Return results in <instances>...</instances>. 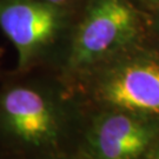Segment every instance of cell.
Returning a JSON list of instances; mask_svg holds the SVG:
<instances>
[{"label":"cell","mask_w":159,"mask_h":159,"mask_svg":"<svg viewBox=\"0 0 159 159\" xmlns=\"http://www.w3.org/2000/svg\"><path fill=\"white\" fill-rule=\"evenodd\" d=\"M73 85L19 72L0 80V157L59 159L73 114Z\"/></svg>","instance_id":"obj_1"},{"label":"cell","mask_w":159,"mask_h":159,"mask_svg":"<svg viewBox=\"0 0 159 159\" xmlns=\"http://www.w3.org/2000/svg\"><path fill=\"white\" fill-rule=\"evenodd\" d=\"M70 83L102 110L159 120V41L148 32Z\"/></svg>","instance_id":"obj_2"},{"label":"cell","mask_w":159,"mask_h":159,"mask_svg":"<svg viewBox=\"0 0 159 159\" xmlns=\"http://www.w3.org/2000/svg\"><path fill=\"white\" fill-rule=\"evenodd\" d=\"M148 34V14L132 0H84L57 72L75 79Z\"/></svg>","instance_id":"obj_3"},{"label":"cell","mask_w":159,"mask_h":159,"mask_svg":"<svg viewBox=\"0 0 159 159\" xmlns=\"http://www.w3.org/2000/svg\"><path fill=\"white\" fill-rule=\"evenodd\" d=\"M78 13L45 0H0V30L17 52L16 71H58Z\"/></svg>","instance_id":"obj_4"},{"label":"cell","mask_w":159,"mask_h":159,"mask_svg":"<svg viewBox=\"0 0 159 159\" xmlns=\"http://www.w3.org/2000/svg\"><path fill=\"white\" fill-rule=\"evenodd\" d=\"M159 132V120L102 110L93 126L98 159H139Z\"/></svg>","instance_id":"obj_5"},{"label":"cell","mask_w":159,"mask_h":159,"mask_svg":"<svg viewBox=\"0 0 159 159\" xmlns=\"http://www.w3.org/2000/svg\"><path fill=\"white\" fill-rule=\"evenodd\" d=\"M132 1L148 14L159 12V0H132Z\"/></svg>","instance_id":"obj_6"},{"label":"cell","mask_w":159,"mask_h":159,"mask_svg":"<svg viewBox=\"0 0 159 159\" xmlns=\"http://www.w3.org/2000/svg\"><path fill=\"white\" fill-rule=\"evenodd\" d=\"M148 32L159 41V12L148 14Z\"/></svg>","instance_id":"obj_7"},{"label":"cell","mask_w":159,"mask_h":159,"mask_svg":"<svg viewBox=\"0 0 159 159\" xmlns=\"http://www.w3.org/2000/svg\"><path fill=\"white\" fill-rule=\"evenodd\" d=\"M45 1H48L58 6L67 7L71 10H75V11H79L81 5L84 4V0H45Z\"/></svg>","instance_id":"obj_8"},{"label":"cell","mask_w":159,"mask_h":159,"mask_svg":"<svg viewBox=\"0 0 159 159\" xmlns=\"http://www.w3.org/2000/svg\"><path fill=\"white\" fill-rule=\"evenodd\" d=\"M154 159H159V153L157 154V156H156V158H154Z\"/></svg>","instance_id":"obj_9"},{"label":"cell","mask_w":159,"mask_h":159,"mask_svg":"<svg viewBox=\"0 0 159 159\" xmlns=\"http://www.w3.org/2000/svg\"><path fill=\"white\" fill-rule=\"evenodd\" d=\"M0 159H10V158H5V157H0Z\"/></svg>","instance_id":"obj_10"}]
</instances>
